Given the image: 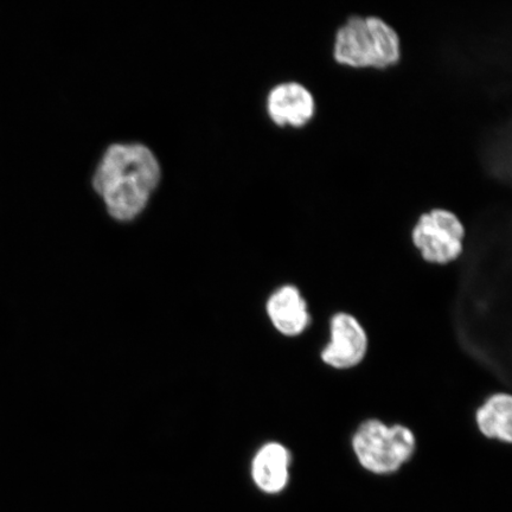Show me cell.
I'll list each match as a JSON object with an SVG mask.
<instances>
[{"instance_id":"obj_4","label":"cell","mask_w":512,"mask_h":512,"mask_svg":"<svg viewBox=\"0 0 512 512\" xmlns=\"http://www.w3.org/2000/svg\"><path fill=\"white\" fill-rule=\"evenodd\" d=\"M465 227L451 210L435 208L419 216L412 229V241L422 259L447 265L464 252Z\"/></svg>"},{"instance_id":"obj_5","label":"cell","mask_w":512,"mask_h":512,"mask_svg":"<svg viewBox=\"0 0 512 512\" xmlns=\"http://www.w3.org/2000/svg\"><path fill=\"white\" fill-rule=\"evenodd\" d=\"M330 343L322 351V361L334 369L347 370L361 364L368 352V336L362 324L349 313L331 318Z\"/></svg>"},{"instance_id":"obj_6","label":"cell","mask_w":512,"mask_h":512,"mask_svg":"<svg viewBox=\"0 0 512 512\" xmlns=\"http://www.w3.org/2000/svg\"><path fill=\"white\" fill-rule=\"evenodd\" d=\"M266 107L274 124L303 127L315 117L317 105L315 95L303 83L286 81L271 89Z\"/></svg>"},{"instance_id":"obj_7","label":"cell","mask_w":512,"mask_h":512,"mask_svg":"<svg viewBox=\"0 0 512 512\" xmlns=\"http://www.w3.org/2000/svg\"><path fill=\"white\" fill-rule=\"evenodd\" d=\"M267 313L275 329L287 337L304 334L311 317L307 303L296 286L284 285L268 299Z\"/></svg>"},{"instance_id":"obj_3","label":"cell","mask_w":512,"mask_h":512,"mask_svg":"<svg viewBox=\"0 0 512 512\" xmlns=\"http://www.w3.org/2000/svg\"><path fill=\"white\" fill-rule=\"evenodd\" d=\"M358 463L375 475H390L409 462L416 450L414 433L402 425L388 426L376 419L364 421L352 437Z\"/></svg>"},{"instance_id":"obj_9","label":"cell","mask_w":512,"mask_h":512,"mask_svg":"<svg viewBox=\"0 0 512 512\" xmlns=\"http://www.w3.org/2000/svg\"><path fill=\"white\" fill-rule=\"evenodd\" d=\"M476 424L484 437L511 444L512 398L510 394L490 396L476 413Z\"/></svg>"},{"instance_id":"obj_2","label":"cell","mask_w":512,"mask_h":512,"mask_svg":"<svg viewBox=\"0 0 512 512\" xmlns=\"http://www.w3.org/2000/svg\"><path fill=\"white\" fill-rule=\"evenodd\" d=\"M334 59L352 68L395 66L401 59L400 36L379 16L352 15L336 30Z\"/></svg>"},{"instance_id":"obj_1","label":"cell","mask_w":512,"mask_h":512,"mask_svg":"<svg viewBox=\"0 0 512 512\" xmlns=\"http://www.w3.org/2000/svg\"><path fill=\"white\" fill-rule=\"evenodd\" d=\"M162 170L143 144H114L102 156L93 187L113 219L126 222L143 213L158 187Z\"/></svg>"},{"instance_id":"obj_8","label":"cell","mask_w":512,"mask_h":512,"mask_svg":"<svg viewBox=\"0 0 512 512\" xmlns=\"http://www.w3.org/2000/svg\"><path fill=\"white\" fill-rule=\"evenodd\" d=\"M291 453L284 445L270 443L255 454L252 464L254 483L266 494L284 491L290 480Z\"/></svg>"}]
</instances>
